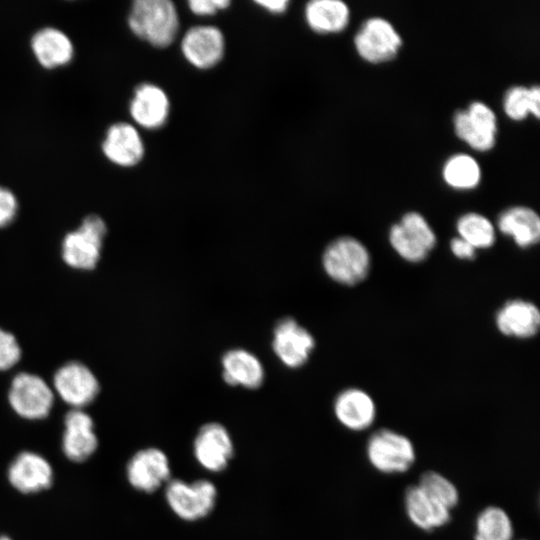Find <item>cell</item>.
Segmentation results:
<instances>
[{"mask_svg":"<svg viewBox=\"0 0 540 540\" xmlns=\"http://www.w3.org/2000/svg\"><path fill=\"white\" fill-rule=\"evenodd\" d=\"M193 453L198 464L207 471H223L234 453L230 433L220 423L204 424L193 442Z\"/></svg>","mask_w":540,"mask_h":540,"instance_id":"8fae6325","label":"cell"},{"mask_svg":"<svg viewBox=\"0 0 540 540\" xmlns=\"http://www.w3.org/2000/svg\"><path fill=\"white\" fill-rule=\"evenodd\" d=\"M171 468L167 455L160 449L150 447L138 451L127 465V479L137 490L146 493L156 491L170 480Z\"/></svg>","mask_w":540,"mask_h":540,"instance_id":"4fadbf2b","label":"cell"},{"mask_svg":"<svg viewBox=\"0 0 540 540\" xmlns=\"http://www.w3.org/2000/svg\"><path fill=\"white\" fill-rule=\"evenodd\" d=\"M333 411L338 422L354 432L371 427L377 414L373 398L366 391L355 387L347 388L336 396Z\"/></svg>","mask_w":540,"mask_h":540,"instance_id":"2e32d148","label":"cell"},{"mask_svg":"<svg viewBox=\"0 0 540 540\" xmlns=\"http://www.w3.org/2000/svg\"><path fill=\"white\" fill-rule=\"evenodd\" d=\"M322 267L331 280L344 286H355L367 278L371 256L361 241L351 236H341L325 247Z\"/></svg>","mask_w":540,"mask_h":540,"instance_id":"7a4b0ae2","label":"cell"},{"mask_svg":"<svg viewBox=\"0 0 540 540\" xmlns=\"http://www.w3.org/2000/svg\"><path fill=\"white\" fill-rule=\"evenodd\" d=\"M366 457L378 472L399 474L405 473L413 466L416 451L413 442L406 435L383 428L368 438Z\"/></svg>","mask_w":540,"mask_h":540,"instance_id":"3957f363","label":"cell"},{"mask_svg":"<svg viewBox=\"0 0 540 540\" xmlns=\"http://www.w3.org/2000/svg\"><path fill=\"white\" fill-rule=\"evenodd\" d=\"M505 114L512 120L520 121L529 114L536 118L540 116V88L516 85L510 87L503 98Z\"/></svg>","mask_w":540,"mask_h":540,"instance_id":"83f0119b","label":"cell"},{"mask_svg":"<svg viewBox=\"0 0 540 540\" xmlns=\"http://www.w3.org/2000/svg\"><path fill=\"white\" fill-rule=\"evenodd\" d=\"M465 111L470 122L478 131L496 137L497 118L494 111L487 104L474 101Z\"/></svg>","mask_w":540,"mask_h":540,"instance_id":"4dcf8cb0","label":"cell"},{"mask_svg":"<svg viewBox=\"0 0 540 540\" xmlns=\"http://www.w3.org/2000/svg\"><path fill=\"white\" fill-rule=\"evenodd\" d=\"M354 45L362 59L377 64L390 61L397 55L402 38L387 19L370 17L355 34Z\"/></svg>","mask_w":540,"mask_h":540,"instance_id":"52a82bcc","label":"cell"},{"mask_svg":"<svg viewBox=\"0 0 540 540\" xmlns=\"http://www.w3.org/2000/svg\"><path fill=\"white\" fill-rule=\"evenodd\" d=\"M404 508L411 523L426 532L441 528L451 521V510L429 497L418 485L406 489Z\"/></svg>","mask_w":540,"mask_h":540,"instance_id":"ffe728a7","label":"cell"},{"mask_svg":"<svg viewBox=\"0 0 540 540\" xmlns=\"http://www.w3.org/2000/svg\"><path fill=\"white\" fill-rule=\"evenodd\" d=\"M221 364L223 379L229 385L257 389L263 384L264 367L258 357L248 350H228L222 356Z\"/></svg>","mask_w":540,"mask_h":540,"instance_id":"44dd1931","label":"cell"},{"mask_svg":"<svg viewBox=\"0 0 540 540\" xmlns=\"http://www.w3.org/2000/svg\"><path fill=\"white\" fill-rule=\"evenodd\" d=\"M497 227L522 249L534 246L540 239V217L527 206H513L502 211L497 219Z\"/></svg>","mask_w":540,"mask_h":540,"instance_id":"603a6c76","label":"cell"},{"mask_svg":"<svg viewBox=\"0 0 540 540\" xmlns=\"http://www.w3.org/2000/svg\"><path fill=\"white\" fill-rule=\"evenodd\" d=\"M130 31L155 48H167L177 38L180 18L170 0H136L127 17Z\"/></svg>","mask_w":540,"mask_h":540,"instance_id":"6da1fadb","label":"cell"},{"mask_svg":"<svg viewBox=\"0 0 540 540\" xmlns=\"http://www.w3.org/2000/svg\"><path fill=\"white\" fill-rule=\"evenodd\" d=\"M21 350L15 337L0 328V370H7L20 359Z\"/></svg>","mask_w":540,"mask_h":540,"instance_id":"1f68e13d","label":"cell"},{"mask_svg":"<svg viewBox=\"0 0 540 540\" xmlns=\"http://www.w3.org/2000/svg\"><path fill=\"white\" fill-rule=\"evenodd\" d=\"M53 472L50 464L33 452L20 453L10 464L8 480L22 493H34L48 488Z\"/></svg>","mask_w":540,"mask_h":540,"instance_id":"d6986e66","label":"cell"},{"mask_svg":"<svg viewBox=\"0 0 540 540\" xmlns=\"http://www.w3.org/2000/svg\"><path fill=\"white\" fill-rule=\"evenodd\" d=\"M513 523L508 513L499 506H487L475 520L474 540H512Z\"/></svg>","mask_w":540,"mask_h":540,"instance_id":"484cf974","label":"cell"},{"mask_svg":"<svg viewBox=\"0 0 540 540\" xmlns=\"http://www.w3.org/2000/svg\"><path fill=\"white\" fill-rule=\"evenodd\" d=\"M498 331L506 337L527 339L534 337L540 327L538 307L524 299L505 302L495 315Z\"/></svg>","mask_w":540,"mask_h":540,"instance_id":"e0dca14e","label":"cell"},{"mask_svg":"<svg viewBox=\"0 0 540 540\" xmlns=\"http://www.w3.org/2000/svg\"><path fill=\"white\" fill-rule=\"evenodd\" d=\"M8 400L12 409L26 419L46 417L53 405V392L37 375L20 373L12 380Z\"/></svg>","mask_w":540,"mask_h":540,"instance_id":"9c48e42d","label":"cell"},{"mask_svg":"<svg viewBox=\"0 0 540 540\" xmlns=\"http://www.w3.org/2000/svg\"><path fill=\"white\" fill-rule=\"evenodd\" d=\"M458 237L469 243L476 250L488 249L496 241V229L484 215L468 212L461 215L456 222Z\"/></svg>","mask_w":540,"mask_h":540,"instance_id":"4316f807","label":"cell"},{"mask_svg":"<svg viewBox=\"0 0 540 540\" xmlns=\"http://www.w3.org/2000/svg\"><path fill=\"white\" fill-rule=\"evenodd\" d=\"M260 8L273 15L285 13L290 5L289 0H257L255 1Z\"/></svg>","mask_w":540,"mask_h":540,"instance_id":"d590c367","label":"cell"},{"mask_svg":"<svg viewBox=\"0 0 540 540\" xmlns=\"http://www.w3.org/2000/svg\"><path fill=\"white\" fill-rule=\"evenodd\" d=\"M171 112V102L166 91L153 83H141L133 92L129 114L135 124L147 130L165 126Z\"/></svg>","mask_w":540,"mask_h":540,"instance_id":"7c38bea8","label":"cell"},{"mask_svg":"<svg viewBox=\"0 0 540 540\" xmlns=\"http://www.w3.org/2000/svg\"><path fill=\"white\" fill-rule=\"evenodd\" d=\"M226 42L221 29L212 25L190 27L182 36L180 50L194 68L209 70L217 66L225 55Z\"/></svg>","mask_w":540,"mask_h":540,"instance_id":"ba28073f","label":"cell"},{"mask_svg":"<svg viewBox=\"0 0 540 540\" xmlns=\"http://www.w3.org/2000/svg\"><path fill=\"white\" fill-rule=\"evenodd\" d=\"M32 52L41 66L54 69L68 64L74 56L71 39L60 29L45 27L31 38Z\"/></svg>","mask_w":540,"mask_h":540,"instance_id":"7402d4cb","label":"cell"},{"mask_svg":"<svg viewBox=\"0 0 540 540\" xmlns=\"http://www.w3.org/2000/svg\"><path fill=\"white\" fill-rule=\"evenodd\" d=\"M54 388L60 397L75 409L91 403L99 392V383L84 364L69 362L54 375Z\"/></svg>","mask_w":540,"mask_h":540,"instance_id":"5bb4252c","label":"cell"},{"mask_svg":"<svg viewBox=\"0 0 540 540\" xmlns=\"http://www.w3.org/2000/svg\"><path fill=\"white\" fill-rule=\"evenodd\" d=\"M0 540H11V539L6 536H0Z\"/></svg>","mask_w":540,"mask_h":540,"instance_id":"8d00e7d4","label":"cell"},{"mask_svg":"<svg viewBox=\"0 0 540 540\" xmlns=\"http://www.w3.org/2000/svg\"><path fill=\"white\" fill-rule=\"evenodd\" d=\"M272 348L287 367H302L315 348L313 335L292 317L279 320L273 330Z\"/></svg>","mask_w":540,"mask_h":540,"instance_id":"30bf717a","label":"cell"},{"mask_svg":"<svg viewBox=\"0 0 540 540\" xmlns=\"http://www.w3.org/2000/svg\"><path fill=\"white\" fill-rule=\"evenodd\" d=\"M392 249L409 263L424 261L435 248L437 238L428 221L418 212L405 213L389 230Z\"/></svg>","mask_w":540,"mask_h":540,"instance_id":"277c9868","label":"cell"},{"mask_svg":"<svg viewBox=\"0 0 540 540\" xmlns=\"http://www.w3.org/2000/svg\"><path fill=\"white\" fill-rule=\"evenodd\" d=\"M107 228L98 215L86 216L80 227L66 234L62 243V257L75 269L91 270L99 261Z\"/></svg>","mask_w":540,"mask_h":540,"instance_id":"8992f818","label":"cell"},{"mask_svg":"<svg viewBox=\"0 0 540 540\" xmlns=\"http://www.w3.org/2000/svg\"><path fill=\"white\" fill-rule=\"evenodd\" d=\"M442 176L448 186L457 190H469L479 184L481 168L471 155L456 153L444 163Z\"/></svg>","mask_w":540,"mask_h":540,"instance_id":"d4e9b609","label":"cell"},{"mask_svg":"<svg viewBox=\"0 0 540 540\" xmlns=\"http://www.w3.org/2000/svg\"><path fill=\"white\" fill-rule=\"evenodd\" d=\"M304 19L316 33H339L349 23L350 9L341 0H311L304 7Z\"/></svg>","mask_w":540,"mask_h":540,"instance_id":"cb8c5ba5","label":"cell"},{"mask_svg":"<svg viewBox=\"0 0 540 540\" xmlns=\"http://www.w3.org/2000/svg\"><path fill=\"white\" fill-rule=\"evenodd\" d=\"M165 499L172 512L185 521H196L210 514L217 499L216 486L207 479L186 482L170 479Z\"/></svg>","mask_w":540,"mask_h":540,"instance_id":"5b68a950","label":"cell"},{"mask_svg":"<svg viewBox=\"0 0 540 540\" xmlns=\"http://www.w3.org/2000/svg\"><path fill=\"white\" fill-rule=\"evenodd\" d=\"M64 425L62 448L65 456L74 462L89 458L98 445L91 417L80 409H74L66 414Z\"/></svg>","mask_w":540,"mask_h":540,"instance_id":"ac0fdd59","label":"cell"},{"mask_svg":"<svg viewBox=\"0 0 540 540\" xmlns=\"http://www.w3.org/2000/svg\"><path fill=\"white\" fill-rule=\"evenodd\" d=\"M450 250L452 254L461 260H472L476 256V249L469 243L459 237H455L450 241Z\"/></svg>","mask_w":540,"mask_h":540,"instance_id":"e575fe53","label":"cell"},{"mask_svg":"<svg viewBox=\"0 0 540 540\" xmlns=\"http://www.w3.org/2000/svg\"><path fill=\"white\" fill-rule=\"evenodd\" d=\"M18 202L14 193L0 186V227L6 226L15 218Z\"/></svg>","mask_w":540,"mask_h":540,"instance_id":"836d02e7","label":"cell"},{"mask_svg":"<svg viewBox=\"0 0 540 540\" xmlns=\"http://www.w3.org/2000/svg\"><path fill=\"white\" fill-rule=\"evenodd\" d=\"M101 148L110 162L125 168L138 165L145 154L144 142L138 129L127 122L110 125Z\"/></svg>","mask_w":540,"mask_h":540,"instance_id":"9a60e30c","label":"cell"},{"mask_svg":"<svg viewBox=\"0 0 540 540\" xmlns=\"http://www.w3.org/2000/svg\"><path fill=\"white\" fill-rule=\"evenodd\" d=\"M229 0H190L187 2L192 14L200 17L213 16L229 8Z\"/></svg>","mask_w":540,"mask_h":540,"instance_id":"d6a6232c","label":"cell"},{"mask_svg":"<svg viewBox=\"0 0 540 540\" xmlns=\"http://www.w3.org/2000/svg\"><path fill=\"white\" fill-rule=\"evenodd\" d=\"M423 492L452 510L459 503V491L452 481L437 471H425L417 484Z\"/></svg>","mask_w":540,"mask_h":540,"instance_id":"f1b7e54d","label":"cell"},{"mask_svg":"<svg viewBox=\"0 0 540 540\" xmlns=\"http://www.w3.org/2000/svg\"><path fill=\"white\" fill-rule=\"evenodd\" d=\"M454 130L458 138L477 151H489L496 142V137L478 131L470 122L465 110H459L453 117Z\"/></svg>","mask_w":540,"mask_h":540,"instance_id":"f546056e","label":"cell"}]
</instances>
